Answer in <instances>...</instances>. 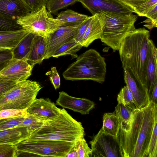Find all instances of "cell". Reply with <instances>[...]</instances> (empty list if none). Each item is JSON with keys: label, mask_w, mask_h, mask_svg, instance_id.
I'll return each mask as SVG.
<instances>
[{"label": "cell", "mask_w": 157, "mask_h": 157, "mask_svg": "<svg viewBox=\"0 0 157 157\" xmlns=\"http://www.w3.org/2000/svg\"><path fill=\"white\" fill-rule=\"evenodd\" d=\"M16 21L28 33L41 36L48 40L52 34L64 25L61 21L53 17L45 6L18 18Z\"/></svg>", "instance_id": "obj_7"}, {"label": "cell", "mask_w": 157, "mask_h": 157, "mask_svg": "<svg viewBox=\"0 0 157 157\" xmlns=\"http://www.w3.org/2000/svg\"><path fill=\"white\" fill-rule=\"evenodd\" d=\"M26 116L12 118L0 119V130L7 129L17 127L24 120Z\"/></svg>", "instance_id": "obj_36"}, {"label": "cell", "mask_w": 157, "mask_h": 157, "mask_svg": "<svg viewBox=\"0 0 157 157\" xmlns=\"http://www.w3.org/2000/svg\"><path fill=\"white\" fill-rule=\"evenodd\" d=\"M92 16L84 21L79 26L73 38L82 45L83 39L86 31L92 18Z\"/></svg>", "instance_id": "obj_38"}, {"label": "cell", "mask_w": 157, "mask_h": 157, "mask_svg": "<svg viewBox=\"0 0 157 157\" xmlns=\"http://www.w3.org/2000/svg\"><path fill=\"white\" fill-rule=\"evenodd\" d=\"M102 12L98 13L102 24L101 41L114 52L118 51L121 43L127 33L135 29L137 15Z\"/></svg>", "instance_id": "obj_5"}, {"label": "cell", "mask_w": 157, "mask_h": 157, "mask_svg": "<svg viewBox=\"0 0 157 157\" xmlns=\"http://www.w3.org/2000/svg\"><path fill=\"white\" fill-rule=\"evenodd\" d=\"M17 148L15 145L0 144V157H16Z\"/></svg>", "instance_id": "obj_37"}, {"label": "cell", "mask_w": 157, "mask_h": 157, "mask_svg": "<svg viewBox=\"0 0 157 157\" xmlns=\"http://www.w3.org/2000/svg\"><path fill=\"white\" fill-rule=\"evenodd\" d=\"M66 157H78L77 150L75 145L67 155Z\"/></svg>", "instance_id": "obj_44"}, {"label": "cell", "mask_w": 157, "mask_h": 157, "mask_svg": "<svg viewBox=\"0 0 157 157\" xmlns=\"http://www.w3.org/2000/svg\"><path fill=\"white\" fill-rule=\"evenodd\" d=\"M89 143L91 145L90 157H123L117 137L105 133L101 128Z\"/></svg>", "instance_id": "obj_9"}, {"label": "cell", "mask_w": 157, "mask_h": 157, "mask_svg": "<svg viewBox=\"0 0 157 157\" xmlns=\"http://www.w3.org/2000/svg\"><path fill=\"white\" fill-rule=\"evenodd\" d=\"M145 17L147 19L142 23L146 24L144 26L150 30L156 28L157 26V6L156 5L151 8L147 13Z\"/></svg>", "instance_id": "obj_32"}, {"label": "cell", "mask_w": 157, "mask_h": 157, "mask_svg": "<svg viewBox=\"0 0 157 157\" xmlns=\"http://www.w3.org/2000/svg\"><path fill=\"white\" fill-rule=\"evenodd\" d=\"M130 9L133 12L134 8L140 5L148 0H118Z\"/></svg>", "instance_id": "obj_43"}, {"label": "cell", "mask_w": 157, "mask_h": 157, "mask_svg": "<svg viewBox=\"0 0 157 157\" xmlns=\"http://www.w3.org/2000/svg\"><path fill=\"white\" fill-rule=\"evenodd\" d=\"M30 12L36 11L43 6H46L48 0H21Z\"/></svg>", "instance_id": "obj_39"}, {"label": "cell", "mask_w": 157, "mask_h": 157, "mask_svg": "<svg viewBox=\"0 0 157 157\" xmlns=\"http://www.w3.org/2000/svg\"><path fill=\"white\" fill-rule=\"evenodd\" d=\"M155 46L150 38L149 31L144 27L135 28L126 35L118 50L124 70L126 71L138 86L147 93L148 63L151 52Z\"/></svg>", "instance_id": "obj_1"}, {"label": "cell", "mask_w": 157, "mask_h": 157, "mask_svg": "<svg viewBox=\"0 0 157 157\" xmlns=\"http://www.w3.org/2000/svg\"><path fill=\"white\" fill-rule=\"evenodd\" d=\"M93 15L102 12L122 14L133 13L118 0H78Z\"/></svg>", "instance_id": "obj_11"}, {"label": "cell", "mask_w": 157, "mask_h": 157, "mask_svg": "<svg viewBox=\"0 0 157 157\" xmlns=\"http://www.w3.org/2000/svg\"><path fill=\"white\" fill-rule=\"evenodd\" d=\"M59 94L56 105L64 109H70L82 115H86L94 108V102L88 99L74 97L63 91L59 92Z\"/></svg>", "instance_id": "obj_14"}, {"label": "cell", "mask_w": 157, "mask_h": 157, "mask_svg": "<svg viewBox=\"0 0 157 157\" xmlns=\"http://www.w3.org/2000/svg\"><path fill=\"white\" fill-rule=\"evenodd\" d=\"M42 88L35 81L26 80L17 83L0 98V110L10 109L26 110Z\"/></svg>", "instance_id": "obj_8"}, {"label": "cell", "mask_w": 157, "mask_h": 157, "mask_svg": "<svg viewBox=\"0 0 157 157\" xmlns=\"http://www.w3.org/2000/svg\"><path fill=\"white\" fill-rule=\"evenodd\" d=\"M78 0H48L46 6L48 11L51 14H55L59 11L72 5Z\"/></svg>", "instance_id": "obj_28"}, {"label": "cell", "mask_w": 157, "mask_h": 157, "mask_svg": "<svg viewBox=\"0 0 157 157\" xmlns=\"http://www.w3.org/2000/svg\"><path fill=\"white\" fill-rule=\"evenodd\" d=\"M89 17L72 10L67 9L58 13L56 18L62 21L64 24V26H66L81 23Z\"/></svg>", "instance_id": "obj_25"}, {"label": "cell", "mask_w": 157, "mask_h": 157, "mask_svg": "<svg viewBox=\"0 0 157 157\" xmlns=\"http://www.w3.org/2000/svg\"><path fill=\"white\" fill-rule=\"evenodd\" d=\"M78 152V157H90L91 149L88 146L84 137L80 138L74 144Z\"/></svg>", "instance_id": "obj_31"}, {"label": "cell", "mask_w": 157, "mask_h": 157, "mask_svg": "<svg viewBox=\"0 0 157 157\" xmlns=\"http://www.w3.org/2000/svg\"><path fill=\"white\" fill-rule=\"evenodd\" d=\"M33 68L26 60L12 58L0 72V78L18 83L26 80L31 75Z\"/></svg>", "instance_id": "obj_10"}, {"label": "cell", "mask_w": 157, "mask_h": 157, "mask_svg": "<svg viewBox=\"0 0 157 157\" xmlns=\"http://www.w3.org/2000/svg\"><path fill=\"white\" fill-rule=\"evenodd\" d=\"M92 16L83 39L82 47H88L94 40L100 39L101 36L102 29L100 18L98 13Z\"/></svg>", "instance_id": "obj_20"}, {"label": "cell", "mask_w": 157, "mask_h": 157, "mask_svg": "<svg viewBox=\"0 0 157 157\" xmlns=\"http://www.w3.org/2000/svg\"><path fill=\"white\" fill-rule=\"evenodd\" d=\"M61 109L49 98H36L26 109L27 113L43 121L52 120L60 114Z\"/></svg>", "instance_id": "obj_12"}, {"label": "cell", "mask_w": 157, "mask_h": 157, "mask_svg": "<svg viewBox=\"0 0 157 157\" xmlns=\"http://www.w3.org/2000/svg\"><path fill=\"white\" fill-rule=\"evenodd\" d=\"M157 49H152L148 60L147 71L146 88L150 102L154 93L157 92Z\"/></svg>", "instance_id": "obj_15"}, {"label": "cell", "mask_w": 157, "mask_h": 157, "mask_svg": "<svg viewBox=\"0 0 157 157\" xmlns=\"http://www.w3.org/2000/svg\"><path fill=\"white\" fill-rule=\"evenodd\" d=\"M101 128L105 133L117 137L120 129V124L115 111L113 113L104 114Z\"/></svg>", "instance_id": "obj_24"}, {"label": "cell", "mask_w": 157, "mask_h": 157, "mask_svg": "<svg viewBox=\"0 0 157 157\" xmlns=\"http://www.w3.org/2000/svg\"><path fill=\"white\" fill-rule=\"evenodd\" d=\"M45 121H40L29 114L26 116L24 120L17 127H22L27 129L31 134L41 127Z\"/></svg>", "instance_id": "obj_30"}, {"label": "cell", "mask_w": 157, "mask_h": 157, "mask_svg": "<svg viewBox=\"0 0 157 157\" xmlns=\"http://www.w3.org/2000/svg\"><path fill=\"white\" fill-rule=\"evenodd\" d=\"M28 114L25 109H5L0 110V119L25 116Z\"/></svg>", "instance_id": "obj_33"}, {"label": "cell", "mask_w": 157, "mask_h": 157, "mask_svg": "<svg viewBox=\"0 0 157 157\" xmlns=\"http://www.w3.org/2000/svg\"><path fill=\"white\" fill-rule=\"evenodd\" d=\"M30 11L21 0H0V14L17 20Z\"/></svg>", "instance_id": "obj_16"}, {"label": "cell", "mask_w": 157, "mask_h": 157, "mask_svg": "<svg viewBox=\"0 0 157 157\" xmlns=\"http://www.w3.org/2000/svg\"><path fill=\"white\" fill-rule=\"evenodd\" d=\"M35 35L29 33L22 38L12 50V58L27 61Z\"/></svg>", "instance_id": "obj_22"}, {"label": "cell", "mask_w": 157, "mask_h": 157, "mask_svg": "<svg viewBox=\"0 0 157 157\" xmlns=\"http://www.w3.org/2000/svg\"><path fill=\"white\" fill-rule=\"evenodd\" d=\"M74 143L47 140L26 139L15 144L16 157H66Z\"/></svg>", "instance_id": "obj_6"}, {"label": "cell", "mask_w": 157, "mask_h": 157, "mask_svg": "<svg viewBox=\"0 0 157 157\" xmlns=\"http://www.w3.org/2000/svg\"><path fill=\"white\" fill-rule=\"evenodd\" d=\"M45 75L49 77L50 80L55 89H58L60 85V79L56 67H52L51 70L47 72Z\"/></svg>", "instance_id": "obj_41"}, {"label": "cell", "mask_w": 157, "mask_h": 157, "mask_svg": "<svg viewBox=\"0 0 157 157\" xmlns=\"http://www.w3.org/2000/svg\"><path fill=\"white\" fill-rule=\"evenodd\" d=\"M23 29L16 20L0 14V32H11Z\"/></svg>", "instance_id": "obj_29"}, {"label": "cell", "mask_w": 157, "mask_h": 157, "mask_svg": "<svg viewBox=\"0 0 157 157\" xmlns=\"http://www.w3.org/2000/svg\"><path fill=\"white\" fill-rule=\"evenodd\" d=\"M106 73L105 58L95 49H90L78 56L63 72V76L67 80H90L102 83Z\"/></svg>", "instance_id": "obj_4"}, {"label": "cell", "mask_w": 157, "mask_h": 157, "mask_svg": "<svg viewBox=\"0 0 157 157\" xmlns=\"http://www.w3.org/2000/svg\"><path fill=\"white\" fill-rule=\"evenodd\" d=\"M124 79L126 85L131 90L138 109L147 106L149 103L147 93L137 85L136 82L129 73L124 70Z\"/></svg>", "instance_id": "obj_19"}, {"label": "cell", "mask_w": 157, "mask_h": 157, "mask_svg": "<svg viewBox=\"0 0 157 157\" xmlns=\"http://www.w3.org/2000/svg\"><path fill=\"white\" fill-rule=\"evenodd\" d=\"M84 128L81 123L74 119L63 108L53 120L45 121L27 139L47 140L75 143L84 137Z\"/></svg>", "instance_id": "obj_3"}, {"label": "cell", "mask_w": 157, "mask_h": 157, "mask_svg": "<svg viewBox=\"0 0 157 157\" xmlns=\"http://www.w3.org/2000/svg\"><path fill=\"white\" fill-rule=\"evenodd\" d=\"M157 122L155 123L149 145L148 157H157Z\"/></svg>", "instance_id": "obj_35"}, {"label": "cell", "mask_w": 157, "mask_h": 157, "mask_svg": "<svg viewBox=\"0 0 157 157\" xmlns=\"http://www.w3.org/2000/svg\"><path fill=\"white\" fill-rule=\"evenodd\" d=\"M25 29L0 32V49L12 50L27 33Z\"/></svg>", "instance_id": "obj_21"}, {"label": "cell", "mask_w": 157, "mask_h": 157, "mask_svg": "<svg viewBox=\"0 0 157 157\" xmlns=\"http://www.w3.org/2000/svg\"><path fill=\"white\" fill-rule=\"evenodd\" d=\"M157 5V0H148L134 9L133 13L138 16L145 17L147 12Z\"/></svg>", "instance_id": "obj_34"}, {"label": "cell", "mask_w": 157, "mask_h": 157, "mask_svg": "<svg viewBox=\"0 0 157 157\" xmlns=\"http://www.w3.org/2000/svg\"><path fill=\"white\" fill-rule=\"evenodd\" d=\"M115 111L119 119L120 129L125 132L129 131L132 121L133 111L129 107L118 103Z\"/></svg>", "instance_id": "obj_23"}, {"label": "cell", "mask_w": 157, "mask_h": 157, "mask_svg": "<svg viewBox=\"0 0 157 157\" xmlns=\"http://www.w3.org/2000/svg\"><path fill=\"white\" fill-rule=\"evenodd\" d=\"M82 47L73 38L63 44L53 54L52 57L58 58L60 56L70 55L72 59L78 57L76 52Z\"/></svg>", "instance_id": "obj_26"}, {"label": "cell", "mask_w": 157, "mask_h": 157, "mask_svg": "<svg viewBox=\"0 0 157 157\" xmlns=\"http://www.w3.org/2000/svg\"><path fill=\"white\" fill-rule=\"evenodd\" d=\"M12 58V50L0 49V72Z\"/></svg>", "instance_id": "obj_40"}, {"label": "cell", "mask_w": 157, "mask_h": 157, "mask_svg": "<svg viewBox=\"0 0 157 157\" xmlns=\"http://www.w3.org/2000/svg\"><path fill=\"white\" fill-rule=\"evenodd\" d=\"M30 135L27 129L22 127L0 130V144L15 145L27 139Z\"/></svg>", "instance_id": "obj_18"}, {"label": "cell", "mask_w": 157, "mask_h": 157, "mask_svg": "<svg viewBox=\"0 0 157 157\" xmlns=\"http://www.w3.org/2000/svg\"><path fill=\"white\" fill-rule=\"evenodd\" d=\"M48 42V40L42 37L35 36L27 60L28 63L33 67L36 64L41 63L45 59Z\"/></svg>", "instance_id": "obj_17"}, {"label": "cell", "mask_w": 157, "mask_h": 157, "mask_svg": "<svg viewBox=\"0 0 157 157\" xmlns=\"http://www.w3.org/2000/svg\"><path fill=\"white\" fill-rule=\"evenodd\" d=\"M117 101L118 103L129 107L133 111L138 109L131 90L126 85L121 88L118 93Z\"/></svg>", "instance_id": "obj_27"}, {"label": "cell", "mask_w": 157, "mask_h": 157, "mask_svg": "<svg viewBox=\"0 0 157 157\" xmlns=\"http://www.w3.org/2000/svg\"><path fill=\"white\" fill-rule=\"evenodd\" d=\"M14 81L0 78V98L16 86Z\"/></svg>", "instance_id": "obj_42"}, {"label": "cell", "mask_w": 157, "mask_h": 157, "mask_svg": "<svg viewBox=\"0 0 157 157\" xmlns=\"http://www.w3.org/2000/svg\"><path fill=\"white\" fill-rule=\"evenodd\" d=\"M82 23L62 26L52 34L48 40L45 59L52 57L54 52L60 46L73 38L78 28Z\"/></svg>", "instance_id": "obj_13"}, {"label": "cell", "mask_w": 157, "mask_h": 157, "mask_svg": "<svg viewBox=\"0 0 157 157\" xmlns=\"http://www.w3.org/2000/svg\"><path fill=\"white\" fill-rule=\"evenodd\" d=\"M157 122V104L150 102L133 111L129 131L120 129L117 137L123 157H148L147 151L153 128Z\"/></svg>", "instance_id": "obj_2"}]
</instances>
